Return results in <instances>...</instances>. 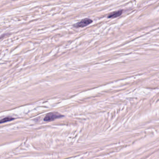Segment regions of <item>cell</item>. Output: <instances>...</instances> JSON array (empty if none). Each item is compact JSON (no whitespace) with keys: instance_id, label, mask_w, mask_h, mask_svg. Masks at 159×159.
Returning a JSON list of instances; mask_svg holds the SVG:
<instances>
[{"instance_id":"cell-1","label":"cell","mask_w":159,"mask_h":159,"mask_svg":"<svg viewBox=\"0 0 159 159\" xmlns=\"http://www.w3.org/2000/svg\"><path fill=\"white\" fill-rule=\"evenodd\" d=\"M63 116H64L63 115H62L61 114L59 113L58 112H56V111L51 112L50 113H48L46 115V116L44 119V120L47 122H49V121L50 122L57 119L60 118Z\"/></svg>"},{"instance_id":"cell-2","label":"cell","mask_w":159,"mask_h":159,"mask_svg":"<svg viewBox=\"0 0 159 159\" xmlns=\"http://www.w3.org/2000/svg\"><path fill=\"white\" fill-rule=\"evenodd\" d=\"M92 20L88 18H85L82 20L81 21L78 22V23L74 25L75 28H82L87 26L89 25L92 22Z\"/></svg>"},{"instance_id":"cell-3","label":"cell","mask_w":159,"mask_h":159,"mask_svg":"<svg viewBox=\"0 0 159 159\" xmlns=\"http://www.w3.org/2000/svg\"><path fill=\"white\" fill-rule=\"evenodd\" d=\"M122 13V10H119L118 11L109 14L108 16V18H116L119 16H120Z\"/></svg>"},{"instance_id":"cell-4","label":"cell","mask_w":159,"mask_h":159,"mask_svg":"<svg viewBox=\"0 0 159 159\" xmlns=\"http://www.w3.org/2000/svg\"><path fill=\"white\" fill-rule=\"evenodd\" d=\"M14 120V118H13L6 117V118H4L3 119L0 120V124H1V123H5L6 122L12 121V120Z\"/></svg>"}]
</instances>
